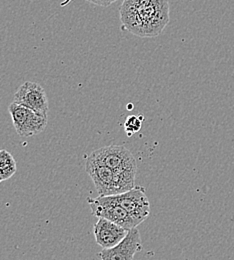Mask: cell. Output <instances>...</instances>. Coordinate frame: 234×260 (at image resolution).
<instances>
[{
	"instance_id": "1",
	"label": "cell",
	"mask_w": 234,
	"mask_h": 260,
	"mask_svg": "<svg viewBox=\"0 0 234 260\" xmlns=\"http://www.w3.org/2000/svg\"><path fill=\"white\" fill-rule=\"evenodd\" d=\"M120 19L126 30L139 37H156L169 22L168 0H123Z\"/></svg>"
},
{
	"instance_id": "2",
	"label": "cell",
	"mask_w": 234,
	"mask_h": 260,
	"mask_svg": "<svg viewBox=\"0 0 234 260\" xmlns=\"http://www.w3.org/2000/svg\"><path fill=\"white\" fill-rule=\"evenodd\" d=\"M87 202L93 216L112 221L127 230L138 226L132 216L115 200L113 195L88 197Z\"/></svg>"
},
{
	"instance_id": "3",
	"label": "cell",
	"mask_w": 234,
	"mask_h": 260,
	"mask_svg": "<svg viewBox=\"0 0 234 260\" xmlns=\"http://www.w3.org/2000/svg\"><path fill=\"white\" fill-rule=\"evenodd\" d=\"M13 126L21 137H30L45 129L48 117H44L20 104L12 102L8 107Z\"/></svg>"
},
{
	"instance_id": "4",
	"label": "cell",
	"mask_w": 234,
	"mask_h": 260,
	"mask_svg": "<svg viewBox=\"0 0 234 260\" xmlns=\"http://www.w3.org/2000/svg\"><path fill=\"white\" fill-rule=\"evenodd\" d=\"M145 191L143 186L135 185L127 192L113 195L115 200L132 216L138 225L150 214V202Z\"/></svg>"
},
{
	"instance_id": "5",
	"label": "cell",
	"mask_w": 234,
	"mask_h": 260,
	"mask_svg": "<svg viewBox=\"0 0 234 260\" xmlns=\"http://www.w3.org/2000/svg\"><path fill=\"white\" fill-rule=\"evenodd\" d=\"M13 102L34 110L41 116L48 117V99L43 87L31 81H26L19 86L14 94Z\"/></svg>"
},
{
	"instance_id": "6",
	"label": "cell",
	"mask_w": 234,
	"mask_h": 260,
	"mask_svg": "<svg viewBox=\"0 0 234 260\" xmlns=\"http://www.w3.org/2000/svg\"><path fill=\"white\" fill-rule=\"evenodd\" d=\"M87 156L113 171L123 167L136 166L132 153L123 145H108L92 151Z\"/></svg>"
},
{
	"instance_id": "7",
	"label": "cell",
	"mask_w": 234,
	"mask_h": 260,
	"mask_svg": "<svg viewBox=\"0 0 234 260\" xmlns=\"http://www.w3.org/2000/svg\"><path fill=\"white\" fill-rule=\"evenodd\" d=\"M142 249L140 232L137 228L128 231L127 235L117 245L102 249L98 253L101 260H132L134 255Z\"/></svg>"
},
{
	"instance_id": "8",
	"label": "cell",
	"mask_w": 234,
	"mask_h": 260,
	"mask_svg": "<svg viewBox=\"0 0 234 260\" xmlns=\"http://www.w3.org/2000/svg\"><path fill=\"white\" fill-rule=\"evenodd\" d=\"M129 230L112 221L99 218L93 226L96 243L102 249H108L117 245L127 235Z\"/></svg>"
},
{
	"instance_id": "9",
	"label": "cell",
	"mask_w": 234,
	"mask_h": 260,
	"mask_svg": "<svg viewBox=\"0 0 234 260\" xmlns=\"http://www.w3.org/2000/svg\"><path fill=\"white\" fill-rule=\"evenodd\" d=\"M85 170L93 181L98 194L102 196L110 195L113 170L92 160L88 156L85 157Z\"/></svg>"
},
{
	"instance_id": "10",
	"label": "cell",
	"mask_w": 234,
	"mask_h": 260,
	"mask_svg": "<svg viewBox=\"0 0 234 260\" xmlns=\"http://www.w3.org/2000/svg\"><path fill=\"white\" fill-rule=\"evenodd\" d=\"M136 167L137 166L123 167L113 171L110 195L121 194L133 188L135 186Z\"/></svg>"
},
{
	"instance_id": "11",
	"label": "cell",
	"mask_w": 234,
	"mask_h": 260,
	"mask_svg": "<svg viewBox=\"0 0 234 260\" xmlns=\"http://www.w3.org/2000/svg\"><path fill=\"white\" fill-rule=\"evenodd\" d=\"M16 161L5 149L0 150V181L7 180L16 172Z\"/></svg>"
},
{
	"instance_id": "12",
	"label": "cell",
	"mask_w": 234,
	"mask_h": 260,
	"mask_svg": "<svg viewBox=\"0 0 234 260\" xmlns=\"http://www.w3.org/2000/svg\"><path fill=\"white\" fill-rule=\"evenodd\" d=\"M142 119H143L142 116H136V115H131L127 117L124 123V128L126 133L128 134V136L140 130L142 125Z\"/></svg>"
},
{
	"instance_id": "13",
	"label": "cell",
	"mask_w": 234,
	"mask_h": 260,
	"mask_svg": "<svg viewBox=\"0 0 234 260\" xmlns=\"http://www.w3.org/2000/svg\"><path fill=\"white\" fill-rule=\"evenodd\" d=\"M93 5H97V6H101V7H107L109 5H111L112 3L116 2L117 0H85Z\"/></svg>"
},
{
	"instance_id": "14",
	"label": "cell",
	"mask_w": 234,
	"mask_h": 260,
	"mask_svg": "<svg viewBox=\"0 0 234 260\" xmlns=\"http://www.w3.org/2000/svg\"><path fill=\"white\" fill-rule=\"evenodd\" d=\"M0 182H1V181H0Z\"/></svg>"
}]
</instances>
